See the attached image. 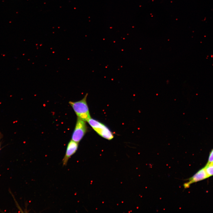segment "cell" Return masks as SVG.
Masks as SVG:
<instances>
[{"instance_id": "6da1fadb", "label": "cell", "mask_w": 213, "mask_h": 213, "mask_svg": "<svg viewBox=\"0 0 213 213\" xmlns=\"http://www.w3.org/2000/svg\"><path fill=\"white\" fill-rule=\"evenodd\" d=\"M88 94L86 93L84 97L80 101L75 102L70 101L69 102L77 117L86 122H87L91 118L86 101Z\"/></svg>"}, {"instance_id": "7a4b0ae2", "label": "cell", "mask_w": 213, "mask_h": 213, "mask_svg": "<svg viewBox=\"0 0 213 213\" xmlns=\"http://www.w3.org/2000/svg\"><path fill=\"white\" fill-rule=\"evenodd\" d=\"M93 130L101 137L109 140L114 137L112 133L105 125L100 122L91 118L87 121Z\"/></svg>"}, {"instance_id": "3957f363", "label": "cell", "mask_w": 213, "mask_h": 213, "mask_svg": "<svg viewBox=\"0 0 213 213\" xmlns=\"http://www.w3.org/2000/svg\"><path fill=\"white\" fill-rule=\"evenodd\" d=\"M86 121L77 117L75 127L72 136L71 140L79 143L87 131Z\"/></svg>"}, {"instance_id": "277c9868", "label": "cell", "mask_w": 213, "mask_h": 213, "mask_svg": "<svg viewBox=\"0 0 213 213\" xmlns=\"http://www.w3.org/2000/svg\"><path fill=\"white\" fill-rule=\"evenodd\" d=\"M78 143L72 140L68 143L65 154L62 160L63 166L67 165L70 158L76 152L78 147Z\"/></svg>"}, {"instance_id": "5b68a950", "label": "cell", "mask_w": 213, "mask_h": 213, "mask_svg": "<svg viewBox=\"0 0 213 213\" xmlns=\"http://www.w3.org/2000/svg\"><path fill=\"white\" fill-rule=\"evenodd\" d=\"M208 178V177L204 167L190 178L188 179V181L184 183V187L185 188H187L189 187L191 184L204 180Z\"/></svg>"}, {"instance_id": "8992f818", "label": "cell", "mask_w": 213, "mask_h": 213, "mask_svg": "<svg viewBox=\"0 0 213 213\" xmlns=\"http://www.w3.org/2000/svg\"><path fill=\"white\" fill-rule=\"evenodd\" d=\"M204 167L208 178L213 175V165H206Z\"/></svg>"}, {"instance_id": "52a82bcc", "label": "cell", "mask_w": 213, "mask_h": 213, "mask_svg": "<svg viewBox=\"0 0 213 213\" xmlns=\"http://www.w3.org/2000/svg\"><path fill=\"white\" fill-rule=\"evenodd\" d=\"M213 162V149L211 151L208 158V161L206 165H208Z\"/></svg>"}, {"instance_id": "ba28073f", "label": "cell", "mask_w": 213, "mask_h": 213, "mask_svg": "<svg viewBox=\"0 0 213 213\" xmlns=\"http://www.w3.org/2000/svg\"><path fill=\"white\" fill-rule=\"evenodd\" d=\"M213 165V162L208 165Z\"/></svg>"}, {"instance_id": "9c48e42d", "label": "cell", "mask_w": 213, "mask_h": 213, "mask_svg": "<svg viewBox=\"0 0 213 213\" xmlns=\"http://www.w3.org/2000/svg\"><path fill=\"white\" fill-rule=\"evenodd\" d=\"M0 134H2L1 133H0Z\"/></svg>"}]
</instances>
